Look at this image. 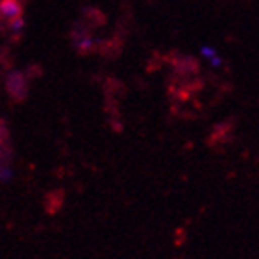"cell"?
I'll use <instances>...</instances> for the list:
<instances>
[{"label": "cell", "mask_w": 259, "mask_h": 259, "mask_svg": "<svg viewBox=\"0 0 259 259\" xmlns=\"http://www.w3.org/2000/svg\"><path fill=\"white\" fill-rule=\"evenodd\" d=\"M8 89H10L11 97L15 98V100H22L24 95H26V83L22 80V76H11L10 80H8Z\"/></svg>", "instance_id": "cell-2"}, {"label": "cell", "mask_w": 259, "mask_h": 259, "mask_svg": "<svg viewBox=\"0 0 259 259\" xmlns=\"http://www.w3.org/2000/svg\"><path fill=\"white\" fill-rule=\"evenodd\" d=\"M11 178L10 163H0V182H8Z\"/></svg>", "instance_id": "cell-4"}, {"label": "cell", "mask_w": 259, "mask_h": 259, "mask_svg": "<svg viewBox=\"0 0 259 259\" xmlns=\"http://www.w3.org/2000/svg\"><path fill=\"white\" fill-rule=\"evenodd\" d=\"M61 204H63V194H61V193L49 194V198H47V211H50V213H56V211L60 209Z\"/></svg>", "instance_id": "cell-3"}, {"label": "cell", "mask_w": 259, "mask_h": 259, "mask_svg": "<svg viewBox=\"0 0 259 259\" xmlns=\"http://www.w3.org/2000/svg\"><path fill=\"white\" fill-rule=\"evenodd\" d=\"M22 17L21 0H0V19L6 22H13Z\"/></svg>", "instance_id": "cell-1"}]
</instances>
